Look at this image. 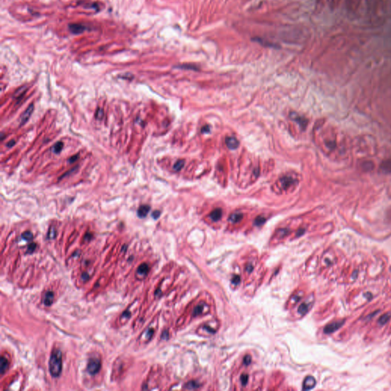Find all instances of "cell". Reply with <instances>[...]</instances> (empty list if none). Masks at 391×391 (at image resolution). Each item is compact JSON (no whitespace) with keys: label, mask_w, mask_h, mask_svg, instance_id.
<instances>
[{"label":"cell","mask_w":391,"mask_h":391,"mask_svg":"<svg viewBox=\"0 0 391 391\" xmlns=\"http://www.w3.org/2000/svg\"><path fill=\"white\" fill-rule=\"evenodd\" d=\"M49 371L53 378H58L62 371V352L58 348H54L51 352L49 359Z\"/></svg>","instance_id":"obj_1"},{"label":"cell","mask_w":391,"mask_h":391,"mask_svg":"<svg viewBox=\"0 0 391 391\" xmlns=\"http://www.w3.org/2000/svg\"><path fill=\"white\" fill-rule=\"evenodd\" d=\"M101 369V361L97 358H89L87 363V371L90 375H96Z\"/></svg>","instance_id":"obj_2"},{"label":"cell","mask_w":391,"mask_h":391,"mask_svg":"<svg viewBox=\"0 0 391 391\" xmlns=\"http://www.w3.org/2000/svg\"><path fill=\"white\" fill-rule=\"evenodd\" d=\"M344 322H345V320H339V321L333 322V323L328 324L324 328V332L325 334L333 333L335 331L338 330L344 325Z\"/></svg>","instance_id":"obj_3"},{"label":"cell","mask_w":391,"mask_h":391,"mask_svg":"<svg viewBox=\"0 0 391 391\" xmlns=\"http://www.w3.org/2000/svg\"><path fill=\"white\" fill-rule=\"evenodd\" d=\"M33 111H34V105L31 104L30 106L26 108V110H25V111L24 112V113L22 114V115L20 116V120H19L20 126H22L23 125H25V124L28 121L29 118H30L31 115H32Z\"/></svg>","instance_id":"obj_4"},{"label":"cell","mask_w":391,"mask_h":391,"mask_svg":"<svg viewBox=\"0 0 391 391\" xmlns=\"http://www.w3.org/2000/svg\"><path fill=\"white\" fill-rule=\"evenodd\" d=\"M149 266L148 263H143L141 265H139L137 271H136V276L138 279H144V277L148 275L149 272Z\"/></svg>","instance_id":"obj_5"},{"label":"cell","mask_w":391,"mask_h":391,"mask_svg":"<svg viewBox=\"0 0 391 391\" xmlns=\"http://www.w3.org/2000/svg\"><path fill=\"white\" fill-rule=\"evenodd\" d=\"M69 30L74 34H80L87 30V27L82 24H70L69 25Z\"/></svg>","instance_id":"obj_6"},{"label":"cell","mask_w":391,"mask_h":391,"mask_svg":"<svg viewBox=\"0 0 391 391\" xmlns=\"http://www.w3.org/2000/svg\"><path fill=\"white\" fill-rule=\"evenodd\" d=\"M54 294L52 291H47L42 297V302L46 306H50L54 303Z\"/></svg>","instance_id":"obj_7"},{"label":"cell","mask_w":391,"mask_h":391,"mask_svg":"<svg viewBox=\"0 0 391 391\" xmlns=\"http://www.w3.org/2000/svg\"><path fill=\"white\" fill-rule=\"evenodd\" d=\"M316 379L312 376H308L305 378L303 384V388L305 390H311V389H313L316 386Z\"/></svg>","instance_id":"obj_8"},{"label":"cell","mask_w":391,"mask_h":391,"mask_svg":"<svg viewBox=\"0 0 391 391\" xmlns=\"http://www.w3.org/2000/svg\"><path fill=\"white\" fill-rule=\"evenodd\" d=\"M225 144H226L227 147L231 150H235L239 146V142L238 141V139L235 137H232V136L227 137L225 138Z\"/></svg>","instance_id":"obj_9"},{"label":"cell","mask_w":391,"mask_h":391,"mask_svg":"<svg viewBox=\"0 0 391 391\" xmlns=\"http://www.w3.org/2000/svg\"><path fill=\"white\" fill-rule=\"evenodd\" d=\"M150 210H151V207L149 206H148V205H142L138 209V216L141 218H145L148 216V214Z\"/></svg>","instance_id":"obj_10"},{"label":"cell","mask_w":391,"mask_h":391,"mask_svg":"<svg viewBox=\"0 0 391 391\" xmlns=\"http://www.w3.org/2000/svg\"><path fill=\"white\" fill-rule=\"evenodd\" d=\"M290 117L292 118V120H294V121L297 122L299 124V125L303 127V128H305V127L306 126V125H307V120H306V118H303V117L299 116V115L296 114V113H292L290 115Z\"/></svg>","instance_id":"obj_11"},{"label":"cell","mask_w":391,"mask_h":391,"mask_svg":"<svg viewBox=\"0 0 391 391\" xmlns=\"http://www.w3.org/2000/svg\"><path fill=\"white\" fill-rule=\"evenodd\" d=\"M311 305H312V303H309V301H306V302L303 303L299 306V309H298V313H299L300 315H302V316L306 314V313H308V311L309 310V309H310Z\"/></svg>","instance_id":"obj_12"},{"label":"cell","mask_w":391,"mask_h":391,"mask_svg":"<svg viewBox=\"0 0 391 391\" xmlns=\"http://www.w3.org/2000/svg\"><path fill=\"white\" fill-rule=\"evenodd\" d=\"M8 366H9V362H8V359L4 356H2L1 361H0V367H1L0 371H1L2 374H4L5 372L8 370Z\"/></svg>","instance_id":"obj_13"},{"label":"cell","mask_w":391,"mask_h":391,"mask_svg":"<svg viewBox=\"0 0 391 391\" xmlns=\"http://www.w3.org/2000/svg\"><path fill=\"white\" fill-rule=\"evenodd\" d=\"M280 183H281L282 187L284 189H287L293 184L294 180L290 177H284L283 178L280 179Z\"/></svg>","instance_id":"obj_14"},{"label":"cell","mask_w":391,"mask_h":391,"mask_svg":"<svg viewBox=\"0 0 391 391\" xmlns=\"http://www.w3.org/2000/svg\"><path fill=\"white\" fill-rule=\"evenodd\" d=\"M222 216H223V211H222L221 209H214L209 215L211 219L214 222L218 221L221 218Z\"/></svg>","instance_id":"obj_15"},{"label":"cell","mask_w":391,"mask_h":391,"mask_svg":"<svg viewBox=\"0 0 391 391\" xmlns=\"http://www.w3.org/2000/svg\"><path fill=\"white\" fill-rule=\"evenodd\" d=\"M380 168L384 173H391V160H386L380 165Z\"/></svg>","instance_id":"obj_16"},{"label":"cell","mask_w":391,"mask_h":391,"mask_svg":"<svg viewBox=\"0 0 391 391\" xmlns=\"http://www.w3.org/2000/svg\"><path fill=\"white\" fill-rule=\"evenodd\" d=\"M391 318V313H387L385 314H383V316H381L380 317L378 320V323L380 324V325H384L390 321Z\"/></svg>","instance_id":"obj_17"},{"label":"cell","mask_w":391,"mask_h":391,"mask_svg":"<svg viewBox=\"0 0 391 391\" xmlns=\"http://www.w3.org/2000/svg\"><path fill=\"white\" fill-rule=\"evenodd\" d=\"M242 218H243V215L242 214V213H235L231 215L229 218H228V220H229L230 222H232V223H236L240 222L241 220L242 219Z\"/></svg>","instance_id":"obj_18"},{"label":"cell","mask_w":391,"mask_h":391,"mask_svg":"<svg viewBox=\"0 0 391 391\" xmlns=\"http://www.w3.org/2000/svg\"><path fill=\"white\" fill-rule=\"evenodd\" d=\"M206 305L204 303L198 305L197 306H196L195 309H194L193 315L194 316H199V315L202 314V313H204V309H206Z\"/></svg>","instance_id":"obj_19"},{"label":"cell","mask_w":391,"mask_h":391,"mask_svg":"<svg viewBox=\"0 0 391 391\" xmlns=\"http://www.w3.org/2000/svg\"><path fill=\"white\" fill-rule=\"evenodd\" d=\"M26 91H27V87H21V88H19V89H17V90L15 91V93H14L13 97L15 98V99H19V98H21V97H22V96H23L24 95H25V93H26Z\"/></svg>","instance_id":"obj_20"},{"label":"cell","mask_w":391,"mask_h":391,"mask_svg":"<svg viewBox=\"0 0 391 391\" xmlns=\"http://www.w3.org/2000/svg\"><path fill=\"white\" fill-rule=\"evenodd\" d=\"M63 148V143L58 142H57L54 146H53L52 151H53V152L55 153V154H59V153L61 152Z\"/></svg>","instance_id":"obj_21"},{"label":"cell","mask_w":391,"mask_h":391,"mask_svg":"<svg viewBox=\"0 0 391 391\" xmlns=\"http://www.w3.org/2000/svg\"><path fill=\"white\" fill-rule=\"evenodd\" d=\"M57 236V230L54 227L51 226L49 228L48 232V239H54Z\"/></svg>","instance_id":"obj_22"},{"label":"cell","mask_w":391,"mask_h":391,"mask_svg":"<svg viewBox=\"0 0 391 391\" xmlns=\"http://www.w3.org/2000/svg\"><path fill=\"white\" fill-rule=\"evenodd\" d=\"M362 168L365 171H369L373 169V163L371 161H365L362 163Z\"/></svg>","instance_id":"obj_23"},{"label":"cell","mask_w":391,"mask_h":391,"mask_svg":"<svg viewBox=\"0 0 391 391\" xmlns=\"http://www.w3.org/2000/svg\"><path fill=\"white\" fill-rule=\"evenodd\" d=\"M184 160H179L175 163V164L173 165V170H176V171H179L183 168V167L184 166Z\"/></svg>","instance_id":"obj_24"},{"label":"cell","mask_w":391,"mask_h":391,"mask_svg":"<svg viewBox=\"0 0 391 391\" xmlns=\"http://www.w3.org/2000/svg\"><path fill=\"white\" fill-rule=\"evenodd\" d=\"M22 238L24 239V240L27 241V242H30L33 239V235L31 232L29 231H26V232H24L23 234L22 235Z\"/></svg>","instance_id":"obj_25"},{"label":"cell","mask_w":391,"mask_h":391,"mask_svg":"<svg viewBox=\"0 0 391 391\" xmlns=\"http://www.w3.org/2000/svg\"><path fill=\"white\" fill-rule=\"evenodd\" d=\"M103 116H104V111L102 108H98L96 112V119L98 120H102L103 119Z\"/></svg>","instance_id":"obj_26"},{"label":"cell","mask_w":391,"mask_h":391,"mask_svg":"<svg viewBox=\"0 0 391 391\" xmlns=\"http://www.w3.org/2000/svg\"><path fill=\"white\" fill-rule=\"evenodd\" d=\"M199 384L198 383H196L195 381H190L188 383L186 384V387L187 389H189V390H192V389H196L197 387H199Z\"/></svg>","instance_id":"obj_27"},{"label":"cell","mask_w":391,"mask_h":391,"mask_svg":"<svg viewBox=\"0 0 391 391\" xmlns=\"http://www.w3.org/2000/svg\"><path fill=\"white\" fill-rule=\"evenodd\" d=\"M265 221H266V219H265V218H263V217L258 216V218H256L254 223H255L256 225H263V224L265 223Z\"/></svg>","instance_id":"obj_28"},{"label":"cell","mask_w":391,"mask_h":391,"mask_svg":"<svg viewBox=\"0 0 391 391\" xmlns=\"http://www.w3.org/2000/svg\"><path fill=\"white\" fill-rule=\"evenodd\" d=\"M131 316H132V313H131V312L129 311V310H125L123 313H122L121 318H122V319L127 320V319H129V318H130Z\"/></svg>","instance_id":"obj_29"},{"label":"cell","mask_w":391,"mask_h":391,"mask_svg":"<svg viewBox=\"0 0 391 391\" xmlns=\"http://www.w3.org/2000/svg\"><path fill=\"white\" fill-rule=\"evenodd\" d=\"M35 248H36V244H35V243H32V244H30L28 245L27 253H28V254H30V253H32L34 251V250H35Z\"/></svg>","instance_id":"obj_30"},{"label":"cell","mask_w":391,"mask_h":391,"mask_svg":"<svg viewBox=\"0 0 391 391\" xmlns=\"http://www.w3.org/2000/svg\"><path fill=\"white\" fill-rule=\"evenodd\" d=\"M248 376L247 374H242L241 377V381H242V384L245 386L246 383H248Z\"/></svg>","instance_id":"obj_31"},{"label":"cell","mask_w":391,"mask_h":391,"mask_svg":"<svg viewBox=\"0 0 391 391\" xmlns=\"http://www.w3.org/2000/svg\"><path fill=\"white\" fill-rule=\"evenodd\" d=\"M151 216H152V217L154 218V219H158V218L160 217V216H161V212H160L159 210H155V211L153 212Z\"/></svg>","instance_id":"obj_32"},{"label":"cell","mask_w":391,"mask_h":391,"mask_svg":"<svg viewBox=\"0 0 391 391\" xmlns=\"http://www.w3.org/2000/svg\"><path fill=\"white\" fill-rule=\"evenodd\" d=\"M78 158H79L78 154H77V155L73 156V157H72V158H70V159H69V163H73V162H75L76 161H77V159H78Z\"/></svg>","instance_id":"obj_33"},{"label":"cell","mask_w":391,"mask_h":391,"mask_svg":"<svg viewBox=\"0 0 391 391\" xmlns=\"http://www.w3.org/2000/svg\"><path fill=\"white\" fill-rule=\"evenodd\" d=\"M232 283H233L238 284V283H239V281H240V277H239L238 276H235V277H233V278H232Z\"/></svg>","instance_id":"obj_34"},{"label":"cell","mask_w":391,"mask_h":391,"mask_svg":"<svg viewBox=\"0 0 391 391\" xmlns=\"http://www.w3.org/2000/svg\"><path fill=\"white\" fill-rule=\"evenodd\" d=\"M209 132H210V128H209V126H208V125L203 127V128H202L203 133H209Z\"/></svg>","instance_id":"obj_35"},{"label":"cell","mask_w":391,"mask_h":391,"mask_svg":"<svg viewBox=\"0 0 391 391\" xmlns=\"http://www.w3.org/2000/svg\"><path fill=\"white\" fill-rule=\"evenodd\" d=\"M244 364H249L250 362H251V357L249 355H247L244 359Z\"/></svg>","instance_id":"obj_36"},{"label":"cell","mask_w":391,"mask_h":391,"mask_svg":"<svg viewBox=\"0 0 391 391\" xmlns=\"http://www.w3.org/2000/svg\"><path fill=\"white\" fill-rule=\"evenodd\" d=\"M15 142L14 140L10 141V142H8V143H7V147H8V148L13 147V146L15 145Z\"/></svg>","instance_id":"obj_37"},{"label":"cell","mask_w":391,"mask_h":391,"mask_svg":"<svg viewBox=\"0 0 391 391\" xmlns=\"http://www.w3.org/2000/svg\"><path fill=\"white\" fill-rule=\"evenodd\" d=\"M82 277H83V279L84 280H87L89 278V275H88V273H83Z\"/></svg>","instance_id":"obj_38"}]
</instances>
